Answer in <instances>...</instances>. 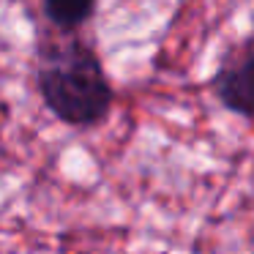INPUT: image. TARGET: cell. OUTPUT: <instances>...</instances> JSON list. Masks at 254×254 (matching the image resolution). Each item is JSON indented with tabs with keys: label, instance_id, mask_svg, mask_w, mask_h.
Returning <instances> with one entry per match:
<instances>
[{
	"label": "cell",
	"instance_id": "1",
	"mask_svg": "<svg viewBox=\"0 0 254 254\" xmlns=\"http://www.w3.org/2000/svg\"><path fill=\"white\" fill-rule=\"evenodd\" d=\"M36 77L44 104L68 126H93L112 104V88L99 55L79 39L47 47Z\"/></svg>",
	"mask_w": 254,
	"mask_h": 254
},
{
	"label": "cell",
	"instance_id": "2",
	"mask_svg": "<svg viewBox=\"0 0 254 254\" xmlns=\"http://www.w3.org/2000/svg\"><path fill=\"white\" fill-rule=\"evenodd\" d=\"M213 90L227 110L254 118V52L230 58L216 74Z\"/></svg>",
	"mask_w": 254,
	"mask_h": 254
},
{
	"label": "cell",
	"instance_id": "3",
	"mask_svg": "<svg viewBox=\"0 0 254 254\" xmlns=\"http://www.w3.org/2000/svg\"><path fill=\"white\" fill-rule=\"evenodd\" d=\"M96 11V0H44V14L63 30H74L88 22Z\"/></svg>",
	"mask_w": 254,
	"mask_h": 254
}]
</instances>
